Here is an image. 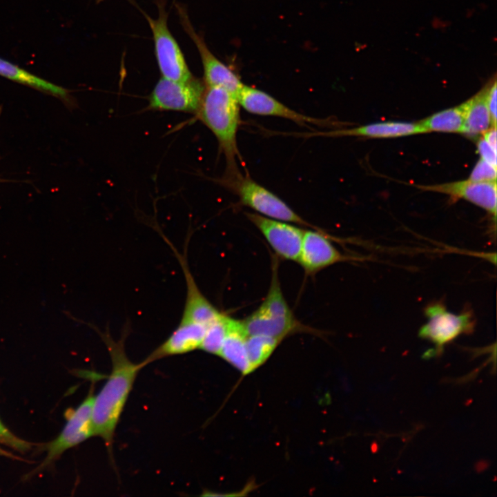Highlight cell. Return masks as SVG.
Instances as JSON below:
<instances>
[{"mask_svg": "<svg viewBox=\"0 0 497 497\" xmlns=\"http://www.w3.org/2000/svg\"><path fill=\"white\" fill-rule=\"evenodd\" d=\"M0 76L57 97L65 99L68 97V92L64 88L43 79L1 57Z\"/></svg>", "mask_w": 497, "mask_h": 497, "instance_id": "18", "label": "cell"}, {"mask_svg": "<svg viewBox=\"0 0 497 497\" xmlns=\"http://www.w3.org/2000/svg\"><path fill=\"white\" fill-rule=\"evenodd\" d=\"M496 126H490L483 133L485 140L495 150H496Z\"/></svg>", "mask_w": 497, "mask_h": 497, "instance_id": "27", "label": "cell"}, {"mask_svg": "<svg viewBox=\"0 0 497 497\" xmlns=\"http://www.w3.org/2000/svg\"><path fill=\"white\" fill-rule=\"evenodd\" d=\"M281 342V340L266 335H248L246 348L251 371L262 365Z\"/></svg>", "mask_w": 497, "mask_h": 497, "instance_id": "21", "label": "cell"}, {"mask_svg": "<svg viewBox=\"0 0 497 497\" xmlns=\"http://www.w3.org/2000/svg\"><path fill=\"white\" fill-rule=\"evenodd\" d=\"M159 16L152 19L145 17L153 32L155 55L163 78L187 81L193 77L184 55L167 26V13L164 6L159 4Z\"/></svg>", "mask_w": 497, "mask_h": 497, "instance_id": "5", "label": "cell"}, {"mask_svg": "<svg viewBox=\"0 0 497 497\" xmlns=\"http://www.w3.org/2000/svg\"><path fill=\"white\" fill-rule=\"evenodd\" d=\"M237 193L241 204L255 210L262 216L312 226L273 193L242 173L224 184Z\"/></svg>", "mask_w": 497, "mask_h": 497, "instance_id": "4", "label": "cell"}, {"mask_svg": "<svg viewBox=\"0 0 497 497\" xmlns=\"http://www.w3.org/2000/svg\"><path fill=\"white\" fill-rule=\"evenodd\" d=\"M108 351L112 368L100 391L94 396L92 422L93 433L103 439L112 454L117 424L139 372L145 365L135 363L127 356L124 349L126 335L115 341L107 333L99 332Z\"/></svg>", "mask_w": 497, "mask_h": 497, "instance_id": "1", "label": "cell"}, {"mask_svg": "<svg viewBox=\"0 0 497 497\" xmlns=\"http://www.w3.org/2000/svg\"><path fill=\"white\" fill-rule=\"evenodd\" d=\"M0 442L16 450L24 451L31 448V443L14 435L0 420Z\"/></svg>", "mask_w": 497, "mask_h": 497, "instance_id": "24", "label": "cell"}, {"mask_svg": "<svg viewBox=\"0 0 497 497\" xmlns=\"http://www.w3.org/2000/svg\"><path fill=\"white\" fill-rule=\"evenodd\" d=\"M240 107L235 94L220 87H206L196 113L215 135L220 150L225 157L226 170L222 184L242 173L237 165V160L241 159L237 142L240 123Z\"/></svg>", "mask_w": 497, "mask_h": 497, "instance_id": "2", "label": "cell"}, {"mask_svg": "<svg viewBox=\"0 0 497 497\" xmlns=\"http://www.w3.org/2000/svg\"><path fill=\"white\" fill-rule=\"evenodd\" d=\"M469 179L476 182L496 181V167L480 158L474 167Z\"/></svg>", "mask_w": 497, "mask_h": 497, "instance_id": "23", "label": "cell"}, {"mask_svg": "<svg viewBox=\"0 0 497 497\" xmlns=\"http://www.w3.org/2000/svg\"><path fill=\"white\" fill-rule=\"evenodd\" d=\"M0 456L14 458V459H19V458L13 454H12L10 451H6L2 448L0 447Z\"/></svg>", "mask_w": 497, "mask_h": 497, "instance_id": "28", "label": "cell"}, {"mask_svg": "<svg viewBox=\"0 0 497 497\" xmlns=\"http://www.w3.org/2000/svg\"><path fill=\"white\" fill-rule=\"evenodd\" d=\"M182 23L199 52L204 68L206 87H220L237 94L243 86L238 75L217 59L208 49L204 39L193 29L186 15L179 10Z\"/></svg>", "mask_w": 497, "mask_h": 497, "instance_id": "11", "label": "cell"}, {"mask_svg": "<svg viewBox=\"0 0 497 497\" xmlns=\"http://www.w3.org/2000/svg\"><path fill=\"white\" fill-rule=\"evenodd\" d=\"M228 315L223 314L206 329L200 349L219 355L227 332Z\"/></svg>", "mask_w": 497, "mask_h": 497, "instance_id": "22", "label": "cell"}, {"mask_svg": "<svg viewBox=\"0 0 497 497\" xmlns=\"http://www.w3.org/2000/svg\"><path fill=\"white\" fill-rule=\"evenodd\" d=\"M246 215L264 235L277 255L286 260L298 262L304 229L257 213H246Z\"/></svg>", "mask_w": 497, "mask_h": 497, "instance_id": "10", "label": "cell"}, {"mask_svg": "<svg viewBox=\"0 0 497 497\" xmlns=\"http://www.w3.org/2000/svg\"><path fill=\"white\" fill-rule=\"evenodd\" d=\"M247 336L242 320L228 316L227 332L219 356L244 376L252 372L246 348Z\"/></svg>", "mask_w": 497, "mask_h": 497, "instance_id": "17", "label": "cell"}, {"mask_svg": "<svg viewBox=\"0 0 497 497\" xmlns=\"http://www.w3.org/2000/svg\"><path fill=\"white\" fill-rule=\"evenodd\" d=\"M469 99L456 106L438 112L421 121L420 124L427 133H461Z\"/></svg>", "mask_w": 497, "mask_h": 497, "instance_id": "20", "label": "cell"}, {"mask_svg": "<svg viewBox=\"0 0 497 497\" xmlns=\"http://www.w3.org/2000/svg\"><path fill=\"white\" fill-rule=\"evenodd\" d=\"M427 131L417 123L385 121L370 124L351 128L335 129L326 131L308 133H284L288 135L309 138L312 137H335L344 136H359L371 138H392L420 133Z\"/></svg>", "mask_w": 497, "mask_h": 497, "instance_id": "14", "label": "cell"}, {"mask_svg": "<svg viewBox=\"0 0 497 497\" xmlns=\"http://www.w3.org/2000/svg\"><path fill=\"white\" fill-rule=\"evenodd\" d=\"M477 148L480 158L496 167V150L493 148L483 137L477 143Z\"/></svg>", "mask_w": 497, "mask_h": 497, "instance_id": "25", "label": "cell"}, {"mask_svg": "<svg viewBox=\"0 0 497 497\" xmlns=\"http://www.w3.org/2000/svg\"><path fill=\"white\" fill-rule=\"evenodd\" d=\"M320 230H305L298 262L305 273L313 275L335 263L347 260Z\"/></svg>", "mask_w": 497, "mask_h": 497, "instance_id": "13", "label": "cell"}, {"mask_svg": "<svg viewBox=\"0 0 497 497\" xmlns=\"http://www.w3.org/2000/svg\"><path fill=\"white\" fill-rule=\"evenodd\" d=\"M272 265L271 285L265 299L253 313L242 320L247 335H262L282 341L295 333H314V329L295 318L281 290L277 262L273 260Z\"/></svg>", "mask_w": 497, "mask_h": 497, "instance_id": "3", "label": "cell"}, {"mask_svg": "<svg viewBox=\"0 0 497 497\" xmlns=\"http://www.w3.org/2000/svg\"><path fill=\"white\" fill-rule=\"evenodd\" d=\"M207 327L180 320L171 334L143 361L147 365L165 357L181 355L200 349Z\"/></svg>", "mask_w": 497, "mask_h": 497, "instance_id": "15", "label": "cell"}, {"mask_svg": "<svg viewBox=\"0 0 497 497\" xmlns=\"http://www.w3.org/2000/svg\"><path fill=\"white\" fill-rule=\"evenodd\" d=\"M94 396L90 391L84 401L68 415L66 425L60 434L48 445L45 459L31 472L32 475L50 465L66 450L94 436L92 422Z\"/></svg>", "mask_w": 497, "mask_h": 497, "instance_id": "8", "label": "cell"}, {"mask_svg": "<svg viewBox=\"0 0 497 497\" xmlns=\"http://www.w3.org/2000/svg\"><path fill=\"white\" fill-rule=\"evenodd\" d=\"M489 86V84L469 99V106L460 133L473 137L483 134L491 126L487 106Z\"/></svg>", "mask_w": 497, "mask_h": 497, "instance_id": "19", "label": "cell"}, {"mask_svg": "<svg viewBox=\"0 0 497 497\" xmlns=\"http://www.w3.org/2000/svg\"><path fill=\"white\" fill-rule=\"evenodd\" d=\"M427 322L419 330V336L435 344L436 353L461 334L470 333L475 327V318L470 311L455 314L440 303L432 304L425 309Z\"/></svg>", "mask_w": 497, "mask_h": 497, "instance_id": "6", "label": "cell"}, {"mask_svg": "<svg viewBox=\"0 0 497 497\" xmlns=\"http://www.w3.org/2000/svg\"><path fill=\"white\" fill-rule=\"evenodd\" d=\"M205 90L204 83L194 77L187 81L162 77L149 97L148 108L156 110L197 113Z\"/></svg>", "mask_w": 497, "mask_h": 497, "instance_id": "7", "label": "cell"}, {"mask_svg": "<svg viewBox=\"0 0 497 497\" xmlns=\"http://www.w3.org/2000/svg\"><path fill=\"white\" fill-rule=\"evenodd\" d=\"M184 272L186 294L180 320L202 324L208 327L222 314L203 295L189 269L186 258L173 247Z\"/></svg>", "mask_w": 497, "mask_h": 497, "instance_id": "16", "label": "cell"}, {"mask_svg": "<svg viewBox=\"0 0 497 497\" xmlns=\"http://www.w3.org/2000/svg\"><path fill=\"white\" fill-rule=\"evenodd\" d=\"M424 191L447 195L452 200L463 199L496 216V181L476 182L470 179L433 185H415Z\"/></svg>", "mask_w": 497, "mask_h": 497, "instance_id": "12", "label": "cell"}, {"mask_svg": "<svg viewBox=\"0 0 497 497\" xmlns=\"http://www.w3.org/2000/svg\"><path fill=\"white\" fill-rule=\"evenodd\" d=\"M487 106L490 115L491 126H496V81L489 84L487 94Z\"/></svg>", "mask_w": 497, "mask_h": 497, "instance_id": "26", "label": "cell"}, {"mask_svg": "<svg viewBox=\"0 0 497 497\" xmlns=\"http://www.w3.org/2000/svg\"><path fill=\"white\" fill-rule=\"evenodd\" d=\"M240 106L247 112L263 116H273L291 120L302 126H331L335 121L327 119H318L301 114L281 103L268 93L243 84L237 94Z\"/></svg>", "mask_w": 497, "mask_h": 497, "instance_id": "9", "label": "cell"}]
</instances>
